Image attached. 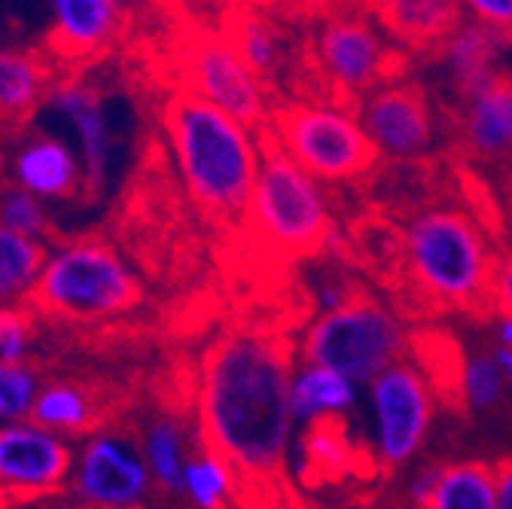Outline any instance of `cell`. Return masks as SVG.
Masks as SVG:
<instances>
[{
	"instance_id": "cell-36",
	"label": "cell",
	"mask_w": 512,
	"mask_h": 509,
	"mask_svg": "<svg viewBox=\"0 0 512 509\" xmlns=\"http://www.w3.org/2000/svg\"><path fill=\"white\" fill-rule=\"evenodd\" d=\"M494 360H497V366L503 369V375H506V381H509V385H512V348H497L494 351Z\"/></svg>"
},
{
	"instance_id": "cell-28",
	"label": "cell",
	"mask_w": 512,
	"mask_h": 509,
	"mask_svg": "<svg viewBox=\"0 0 512 509\" xmlns=\"http://www.w3.org/2000/svg\"><path fill=\"white\" fill-rule=\"evenodd\" d=\"M506 375L497 366L494 354H470L461 360V375H458V391L455 403L467 412H485L494 409L506 391Z\"/></svg>"
},
{
	"instance_id": "cell-20",
	"label": "cell",
	"mask_w": 512,
	"mask_h": 509,
	"mask_svg": "<svg viewBox=\"0 0 512 509\" xmlns=\"http://www.w3.org/2000/svg\"><path fill=\"white\" fill-rule=\"evenodd\" d=\"M378 25L397 43L433 49L461 19V0H372Z\"/></svg>"
},
{
	"instance_id": "cell-32",
	"label": "cell",
	"mask_w": 512,
	"mask_h": 509,
	"mask_svg": "<svg viewBox=\"0 0 512 509\" xmlns=\"http://www.w3.org/2000/svg\"><path fill=\"white\" fill-rule=\"evenodd\" d=\"M467 19L512 40V0H461Z\"/></svg>"
},
{
	"instance_id": "cell-22",
	"label": "cell",
	"mask_w": 512,
	"mask_h": 509,
	"mask_svg": "<svg viewBox=\"0 0 512 509\" xmlns=\"http://www.w3.org/2000/svg\"><path fill=\"white\" fill-rule=\"evenodd\" d=\"M357 403V385L348 378L324 369V366H308L302 363L293 372V388H290V406L296 424H314L327 418H342Z\"/></svg>"
},
{
	"instance_id": "cell-19",
	"label": "cell",
	"mask_w": 512,
	"mask_h": 509,
	"mask_svg": "<svg viewBox=\"0 0 512 509\" xmlns=\"http://www.w3.org/2000/svg\"><path fill=\"white\" fill-rule=\"evenodd\" d=\"M55 80L52 61L25 46H0V122L22 125L40 113Z\"/></svg>"
},
{
	"instance_id": "cell-18",
	"label": "cell",
	"mask_w": 512,
	"mask_h": 509,
	"mask_svg": "<svg viewBox=\"0 0 512 509\" xmlns=\"http://www.w3.org/2000/svg\"><path fill=\"white\" fill-rule=\"evenodd\" d=\"M461 141L476 159L512 156V77L500 74L461 101Z\"/></svg>"
},
{
	"instance_id": "cell-25",
	"label": "cell",
	"mask_w": 512,
	"mask_h": 509,
	"mask_svg": "<svg viewBox=\"0 0 512 509\" xmlns=\"http://www.w3.org/2000/svg\"><path fill=\"white\" fill-rule=\"evenodd\" d=\"M46 244L0 226V305H25L34 296Z\"/></svg>"
},
{
	"instance_id": "cell-23",
	"label": "cell",
	"mask_w": 512,
	"mask_h": 509,
	"mask_svg": "<svg viewBox=\"0 0 512 509\" xmlns=\"http://www.w3.org/2000/svg\"><path fill=\"white\" fill-rule=\"evenodd\" d=\"M418 509H497L494 464L458 461L445 464Z\"/></svg>"
},
{
	"instance_id": "cell-16",
	"label": "cell",
	"mask_w": 512,
	"mask_h": 509,
	"mask_svg": "<svg viewBox=\"0 0 512 509\" xmlns=\"http://www.w3.org/2000/svg\"><path fill=\"white\" fill-rule=\"evenodd\" d=\"M49 46L64 65H89L110 52L125 28L128 0H46Z\"/></svg>"
},
{
	"instance_id": "cell-31",
	"label": "cell",
	"mask_w": 512,
	"mask_h": 509,
	"mask_svg": "<svg viewBox=\"0 0 512 509\" xmlns=\"http://www.w3.org/2000/svg\"><path fill=\"white\" fill-rule=\"evenodd\" d=\"M31 317L22 305H0V360L28 363L31 354Z\"/></svg>"
},
{
	"instance_id": "cell-35",
	"label": "cell",
	"mask_w": 512,
	"mask_h": 509,
	"mask_svg": "<svg viewBox=\"0 0 512 509\" xmlns=\"http://www.w3.org/2000/svg\"><path fill=\"white\" fill-rule=\"evenodd\" d=\"M22 509H86L80 500H74L68 491H61V494H52V497H46V500H37V503H31V506H22Z\"/></svg>"
},
{
	"instance_id": "cell-26",
	"label": "cell",
	"mask_w": 512,
	"mask_h": 509,
	"mask_svg": "<svg viewBox=\"0 0 512 509\" xmlns=\"http://www.w3.org/2000/svg\"><path fill=\"white\" fill-rule=\"evenodd\" d=\"M235 488H238V479L217 452L202 445V452L189 455L180 494L186 497L192 509H223L226 500L235 494Z\"/></svg>"
},
{
	"instance_id": "cell-7",
	"label": "cell",
	"mask_w": 512,
	"mask_h": 509,
	"mask_svg": "<svg viewBox=\"0 0 512 509\" xmlns=\"http://www.w3.org/2000/svg\"><path fill=\"white\" fill-rule=\"evenodd\" d=\"M263 138L317 183H351L372 171L378 153L357 110L339 101H293L272 110Z\"/></svg>"
},
{
	"instance_id": "cell-38",
	"label": "cell",
	"mask_w": 512,
	"mask_h": 509,
	"mask_svg": "<svg viewBox=\"0 0 512 509\" xmlns=\"http://www.w3.org/2000/svg\"><path fill=\"white\" fill-rule=\"evenodd\" d=\"M0 168H4V159H0ZM0 183H4V171H0Z\"/></svg>"
},
{
	"instance_id": "cell-4",
	"label": "cell",
	"mask_w": 512,
	"mask_h": 509,
	"mask_svg": "<svg viewBox=\"0 0 512 509\" xmlns=\"http://www.w3.org/2000/svg\"><path fill=\"white\" fill-rule=\"evenodd\" d=\"M141 302V284L104 241H64L46 250L31 305L58 321L98 324Z\"/></svg>"
},
{
	"instance_id": "cell-10",
	"label": "cell",
	"mask_w": 512,
	"mask_h": 509,
	"mask_svg": "<svg viewBox=\"0 0 512 509\" xmlns=\"http://www.w3.org/2000/svg\"><path fill=\"white\" fill-rule=\"evenodd\" d=\"M153 488L138 436L98 427L77 439L68 494L86 509H144Z\"/></svg>"
},
{
	"instance_id": "cell-29",
	"label": "cell",
	"mask_w": 512,
	"mask_h": 509,
	"mask_svg": "<svg viewBox=\"0 0 512 509\" xmlns=\"http://www.w3.org/2000/svg\"><path fill=\"white\" fill-rule=\"evenodd\" d=\"M0 226L16 235L43 241L52 229V217H49L46 202L25 193L22 186L4 180L0 183Z\"/></svg>"
},
{
	"instance_id": "cell-24",
	"label": "cell",
	"mask_w": 512,
	"mask_h": 509,
	"mask_svg": "<svg viewBox=\"0 0 512 509\" xmlns=\"http://www.w3.org/2000/svg\"><path fill=\"white\" fill-rule=\"evenodd\" d=\"M138 445L147 461V470L153 476V485L165 494H180L183 470L189 461L183 424L168 412L150 415L141 427Z\"/></svg>"
},
{
	"instance_id": "cell-33",
	"label": "cell",
	"mask_w": 512,
	"mask_h": 509,
	"mask_svg": "<svg viewBox=\"0 0 512 509\" xmlns=\"http://www.w3.org/2000/svg\"><path fill=\"white\" fill-rule=\"evenodd\" d=\"M491 311L512 321V250H506L497 263V275L491 287Z\"/></svg>"
},
{
	"instance_id": "cell-12",
	"label": "cell",
	"mask_w": 512,
	"mask_h": 509,
	"mask_svg": "<svg viewBox=\"0 0 512 509\" xmlns=\"http://www.w3.org/2000/svg\"><path fill=\"white\" fill-rule=\"evenodd\" d=\"M74 442L40 424L0 427V509H22L68 491Z\"/></svg>"
},
{
	"instance_id": "cell-2",
	"label": "cell",
	"mask_w": 512,
	"mask_h": 509,
	"mask_svg": "<svg viewBox=\"0 0 512 509\" xmlns=\"http://www.w3.org/2000/svg\"><path fill=\"white\" fill-rule=\"evenodd\" d=\"M162 125L189 199L217 220L244 217L266 150L263 132L183 89L168 98Z\"/></svg>"
},
{
	"instance_id": "cell-34",
	"label": "cell",
	"mask_w": 512,
	"mask_h": 509,
	"mask_svg": "<svg viewBox=\"0 0 512 509\" xmlns=\"http://www.w3.org/2000/svg\"><path fill=\"white\" fill-rule=\"evenodd\" d=\"M494 479H497V509H512V458L494 464Z\"/></svg>"
},
{
	"instance_id": "cell-11",
	"label": "cell",
	"mask_w": 512,
	"mask_h": 509,
	"mask_svg": "<svg viewBox=\"0 0 512 509\" xmlns=\"http://www.w3.org/2000/svg\"><path fill=\"white\" fill-rule=\"evenodd\" d=\"M372 445L384 470L406 467L433 424V385L412 360H397L369 381Z\"/></svg>"
},
{
	"instance_id": "cell-21",
	"label": "cell",
	"mask_w": 512,
	"mask_h": 509,
	"mask_svg": "<svg viewBox=\"0 0 512 509\" xmlns=\"http://www.w3.org/2000/svg\"><path fill=\"white\" fill-rule=\"evenodd\" d=\"M31 421L64 439H83L101 427V409L92 391H86L77 381H46L34 400Z\"/></svg>"
},
{
	"instance_id": "cell-8",
	"label": "cell",
	"mask_w": 512,
	"mask_h": 509,
	"mask_svg": "<svg viewBox=\"0 0 512 509\" xmlns=\"http://www.w3.org/2000/svg\"><path fill=\"white\" fill-rule=\"evenodd\" d=\"M314 61L333 101L357 107L363 95L397 74L400 52L394 37L366 13H336L314 37Z\"/></svg>"
},
{
	"instance_id": "cell-30",
	"label": "cell",
	"mask_w": 512,
	"mask_h": 509,
	"mask_svg": "<svg viewBox=\"0 0 512 509\" xmlns=\"http://www.w3.org/2000/svg\"><path fill=\"white\" fill-rule=\"evenodd\" d=\"M40 394V378L28 363L0 360V427L28 421Z\"/></svg>"
},
{
	"instance_id": "cell-39",
	"label": "cell",
	"mask_w": 512,
	"mask_h": 509,
	"mask_svg": "<svg viewBox=\"0 0 512 509\" xmlns=\"http://www.w3.org/2000/svg\"><path fill=\"white\" fill-rule=\"evenodd\" d=\"M320 4H327V0H320Z\"/></svg>"
},
{
	"instance_id": "cell-17",
	"label": "cell",
	"mask_w": 512,
	"mask_h": 509,
	"mask_svg": "<svg viewBox=\"0 0 512 509\" xmlns=\"http://www.w3.org/2000/svg\"><path fill=\"white\" fill-rule=\"evenodd\" d=\"M433 49L448 89L464 101L467 95L488 86L494 77L506 74V55L512 49V40L473 19H461Z\"/></svg>"
},
{
	"instance_id": "cell-27",
	"label": "cell",
	"mask_w": 512,
	"mask_h": 509,
	"mask_svg": "<svg viewBox=\"0 0 512 509\" xmlns=\"http://www.w3.org/2000/svg\"><path fill=\"white\" fill-rule=\"evenodd\" d=\"M226 37L232 40L238 55L247 61V68L260 80L272 77L281 68L284 43H281L275 25L266 16H260V13H241L226 28Z\"/></svg>"
},
{
	"instance_id": "cell-6",
	"label": "cell",
	"mask_w": 512,
	"mask_h": 509,
	"mask_svg": "<svg viewBox=\"0 0 512 509\" xmlns=\"http://www.w3.org/2000/svg\"><path fill=\"white\" fill-rule=\"evenodd\" d=\"M406 330L397 314L366 290H351L308 324L302 363L324 366L351 385H369L391 363L406 357Z\"/></svg>"
},
{
	"instance_id": "cell-37",
	"label": "cell",
	"mask_w": 512,
	"mask_h": 509,
	"mask_svg": "<svg viewBox=\"0 0 512 509\" xmlns=\"http://www.w3.org/2000/svg\"><path fill=\"white\" fill-rule=\"evenodd\" d=\"M180 4H186V7H205V4H211V0H180Z\"/></svg>"
},
{
	"instance_id": "cell-5",
	"label": "cell",
	"mask_w": 512,
	"mask_h": 509,
	"mask_svg": "<svg viewBox=\"0 0 512 509\" xmlns=\"http://www.w3.org/2000/svg\"><path fill=\"white\" fill-rule=\"evenodd\" d=\"M244 223L284 260L314 257L333 241V211L324 186L269 141Z\"/></svg>"
},
{
	"instance_id": "cell-15",
	"label": "cell",
	"mask_w": 512,
	"mask_h": 509,
	"mask_svg": "<svg viewBox=\"0 0 512 509\" xmlns=\"http://www.w3.org/2000/svg\"><path fill=\"white\" fill-rule=\"evenodd\" d=\"M4 174L10 183L22 186L25 193L37 196L46 205L71 202L86 186L77 150L64 138H58L46 129L22 132L13 141V147L4 159Z\"/></svg>"
},
{
	"instance_id": "cell-9",
	"label": "cell",
	"mask_w": 512,
	"mask_h": 509,
	"mask_svg": "<svg viewBox=\"0 0 512 509\" xmlns=\"http://www.w3.org/2000/svg\"><path fill=\"white\" fill-rule=\"evenodd\" d=\"M183 92L263 132L272 116L266 83L238 55L226 31H196L180 49Z\"/></svg>"
},
{
	"instance_id": "cell-1",
	"label": "cell",
	"mask_w": 512,
	"mask_h": 509,
	"mask_svg": "<svg viewBox=\"0 0 512 509\" xmlns=\"http://www.w3.org/2000/svg\"><path fill=\"white\" fill-rule=\"evenodd\" d=\"M293 348L266 330H229L202 357V445L269 497H284L293 458Z\"/></svg>"
},
{
	"instance_id": "cell-13",
	"label": "cell",
	"mask_w": 512,
	"mask_h": 509,
	"mask_svg": "<svg viewBox=\"0 0 512 509\" xmlns=\"http://www.w3.org/2000/svg\"><path fill=\"white\" fill-rule=\"evenodd\" d=\"M40 113L52 116L49 122L55 125L46 132L64 138L77 150L86 189L98 193L110 177L116 156L113 119L98 86L86 74H55Z\"/></svg>"
},
{
	"instance_id": "cell-14",
	"label": "cell",
	"mask_w": 512,
	"mask_h": 509,
	"mask_svg": "<svg viewBox=\"0 0 512 509\" xmlns=\"http://www.w3.org/2000/svg\"><path fill=\"white\" fill-rule=\"evenodd\" d=\"M357 119L378 156L418 159L433 147V110L421 86L388 80L357 101Z\"/></svg>"
},
{
	"instance_id": "cell-3",
	"label": "cell",
	"mask_w": 512,
	"mask_h": 509,
	"mask_svg": "<svg viewBox=\"0 0 512 509\" xmlns=\"http://www.w3.org/2000/svg\"><path fill=\"white\" fill-rule=\"evenodd\" d=\"M400 257L415 293L439 311H491L500 257L482 226L455 208L421 211L400 238Z\"/></svg>"
}]
</instances>
